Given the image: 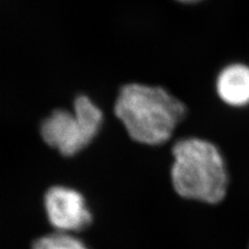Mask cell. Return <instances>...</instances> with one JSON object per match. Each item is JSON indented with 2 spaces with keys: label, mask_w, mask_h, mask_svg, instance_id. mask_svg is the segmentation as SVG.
<instances>
[{
  "label": "cell",
  "mask_w": 249,
  "mask_h": 249,
  "mask_svg": "<svg viewBox=\"0 0 249 249\" xmlns=\"http://www.w3.org/2000/svg\"><path fill=\"white\" fill-rule=\"evenodd\" d=\"M114 112L132 139L158 145L173 135L177 124L184 119L186 107L160 87L131 83L121 89Z\"/></svg>",
  "instance_id": "6da1fadb"
},
{
  "label": "cell",
  "mask_w": 249,
  "mask_h": 249,
  "mask_svg": "<svg viewBox=\"0 0 249 249\" xmlns=\"http://www.w3.org/2000/svg\"><path fill=\"white\" fill-rule=\"evenodd\" d=\"M173 155L170 177L178 196L211 205L224 198L229 176L216 145L204 139L186 138L174 145Z\"/></svg>",
  "instance_id": "7a4b0ae2"
},
{
  "label": "cell",
  "mask_w": 249,
  "mask_h": 249,
  "mask_svg": "<svg viewBox=\"0 0 249 249\" xmlns=\"http://www.w3.org/2000/svg\"><path fill=\"white\" fill-rule=\"evenodd\" d=\"M102 120V112L91 100L79 96L74 101V113L64 109L54 110L43 122L41 134L47 144L70 157L91 142Z\"/></svg>",
  "instance_id": "3957f363"
},
{
  "label": "cell",
  "mask_w": 249,
  "mask_h": 249,
  "mask_svg": "<svg viewBox=\"0 0 249 249\" xmlns=\"http://www.w3.org/2000/svg\"><path fill=\"white\" fill-rule=\"evenodd\" d=\"M45 210L49 222L57 231H81L91 222V214L82 194L64 186H54L46 192Z\"/></svg>",
  "instance_id": "277c9868"
},
{
  "label": "cell",
  "mask_w": 249,
  "mask_h": 249,
  "mask_svg": "<svg viewBox=\"0 0 249 249\" xmlns=\"http://www.w3.org/2000/svg\"><path fill=\"white\" fill-rule=\"evenodd\" d=\"M216 89L219 98L230 106L243 107L249 104V67L233 64L218 75Z\"/></svg>",
  "instance_id": "5b68a950"
},
{
  "label": "cell",
  "mask_w": 249,
  "mask_h": 249,
  "mask_svg": "<svg viewBox=\"0 0 249 249\" xmlns=\"http://www.w3.org/2000/svg\"><path fill=\"white\" fill-rule=\"evenodd\" d=\"M33 249H88V247L70 233L56 231L35 241Z\"/></svg>",
  "instance_id": "8992f818"
},
{
  "label": "cell",
  "mask_w": 249,
  "mask_h": 249,
  "mask_svg": "<svg viewBox=\"0 0 249 249\" xmlns=\"http://www.w3.org/2000/svg\"><path fill=\"white\" fill-rule=\"evenodd\" d=\"M180 1H183V2H194V1H198V0H180Z\"/></svg>",
  "instance_id": "52a82bcc"
}]
</instances>
